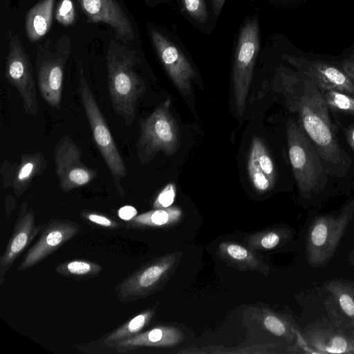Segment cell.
<instances>
[{"label":"cell","instance_id":"8","mask_svg":"<svg viewBox=\"0 0 354 354\" xmlns=\"http://www.w3.org/2000/svg\"><path fill=\"white\" fill-rule=\"evenodd\" d=\"M183 255L180 251L171 252L141 266L115 287L118 299L123 302H133L162 289L174 274Z\"/></svg>","mask_w":354,"mask_h":354},{"label":"cell","instance_id":"19","mask_svg":"<svg viewBox=\"0 0 354 354\" xmlns=\"http://www.w3.org/2000/svg\"><path fill=\"white\" fill-rule=\"evenodd\" d=\"M253 315L263 329L288 344L298 346L304 353H309L302 333L291 317L266 308L254 310Z\"/></svg>","mask_w":354,"mask_h":354},{"label":"cell","instance_id":"33","mask_svg":"<svg viewBox=\"0 0 354 354\" xmlns=\"http://www.w3.org/2000/svg\"><path fill=\"white\" fill-rule=\"evenodd\" d=\"M176 186L174 183L167 184L156 198L153 207L155 209L170 207L176 197Z\"/></svg>","mask_w":354,"mask_h":354},{"label":"cell","instance_id":"2","mask_svg":"<svg viewBox=\"0 0 354 354\" xmlns=\"http://www.w3.org/2000/svg\"><path fill=\"white\" fill-rule=\"evenodd\" d=\"M108 88L115 113L131 126L139 99L146 91L142 78L136 73L140 58L137 53L115 40L109 43L106 57Z\"/></svg>","mask_w":354,"mask_h":354},{"label":"cell","instance_id":"3","mask_svg":"<svg viewBox=\"0 0 354 354\" xmlns=\"http://www.w3.org/2000/svg\"><path fill=\"white\" fill-rule=\"evenodd\" d=\"M288 156L292 173L300 194L310 198L325 185L322 158L315 146L297 122H286Z\"/></svg>","mask_w":354,"mask_h":354},{"label":"cell","instance_id":"30","mask_svg":"<svg viewBox=\"0 0 354 354\" xmlns=\"http://www.w3.org/2000/svg\"><path fill=\"white\" fill-rule=\"evenodd\" d=\"M56 20L61 24L68 26L73 24L75 11L72 0H61L57 7Z\"/></svg>","mask_w":354,"mask_h":354},{"label":"cell","instance_id":"23","mask_svg":"<svg viewBox=\"0 0 354 354\" xmlns=\"http://www.w3.org/2000/svg\"><path fill=\"white\" fill-rule=\"evenodd\" d=\"M47 167L45 156L41 152L24 153L20 162L15 164L12 186L15 195L21 196L33 180L40 176Z\"/></svg>","mask_w":354,"mask_h":354},{"label":"cell","instance_id":"17","mask_svg":"<svg viewBox=\"0 0 354 354\" xmlns=\"http://www.w3.org/2000/svg\"><path fill=\"white\" fill-rule=\"evenodd\" d=\"M88 21L109 25L116 37L127 44L134 38L131 24L115 0H77Z\"/></svg>","mask_w":354,"mask_h":354},{"label":"cell","instance_id":"4","mask_svg":"<svg viewBox=\"0 0 354 354\" xmlns=\"http://www.w3.org/2000/svg\"><path fill=\"white\" fill-rule=\"evenodd\" d=\"M170 108L171 100L167 98L140 121L136 149L141 165L149 163L159 152L171 156L179 148V129Z\"/></svg>","mask_w":354,"mask_h":354},{"label":"cell","instance_id":"37","mask_svg":"<svg viewBox=\"0 0 354 354\" xmlns=\"http://www.w3.org/2000/svg\"><path fill=\"white\" fill-rule=\"evenodd\" d=\"M214 12L216 15H218L225 0H210Z\"/></svg>","mask_w":354,"mask_h":354},{"label":"cell","instance_id":"39","mask_svg":"<svg viewBox=\"0 0 354 354\" xmlns=\"http://www.w3.org/2000/svg\"><path fill=\"white\" fill-rule=\"evenodd\" d=\"M350 261H353V263L354 264V250H353V252L351 254Z\"/></svg>","mask_w":354,"mask_h":354},{"label":"cell","instance_id":"13","mask_svg":"<svg viewBox=\"0 0 354 354\" xmlns=\"http://www.w3.org/2000/svg\"><path fill=\"white\" fill-rule=\"evenodd\" d=\"M151 37L158 56L174 84L183 96H192L196 73L189 61L182 50L160 32L151 30Z\"/></svg>","mask_w":354,"mask_h":354},{"label":"cell","instance_id":"24","mask_svg":"<svg viewBox=\"0 0 354 354\" xmlns=\"http://www.w3.org/2000/svg\"><path fill=\"white\" fill-rule=\"evenodd\" d=\"M55 0H41L26 15L25 21L27 37L32 42L42 38L50 30Z\"/></svg>","mask_w":354,"mask_h":354},{"label":"cell","instance_id":"28","mask_svg":"<svg viewBox=\"0 0 354 354\" xmlns=\"http://www.w3.org/2000/svg\"><path fill=\"white\" fill-rule=\"evenodd\" d=\"M102 267L95 262L84 259H73L65 261L55 268L59 274L75 279H86L97 277Z\"/></svg>","mask_w":354,"mask_h":354},{"label":"cell","instance_id":"6","mask_svg":"<svg viewBox=\"0 0 354 354\" xmlns=\"http://www.w3.org/2000/svg\"><path fill=\"white\" fill-rule=\"evenodd\" d=\"M353 217L354 201H351L338 214L320 215L311 221L306 239L307 261L310 266L319 268L330 261Z\"/></svg>","mask_w":354,"mask_h":354},{"label":"cell","instance_id":"5","mask_svg":"<svg viewBox=\"0 0 354 354\" xmlns=\"http://www.w3.org/2000/svg\"><path fill=\"white\" fill-rule=\"evenodd\" d=\"M78 91L95 144L112 176L118 192L124 197L121 181L127 174V169L82 68L79 71Z\"/></svg>","mask_w":354,"mask_h":354},{"label":"cell","instance_id":"11","mask_svg":"<svg viewBox=\"0 0 354 354\" xmlns=\"http://www.w3.org/2000/svg\"><path fill=\"white\" fill-rule=\"evenodd\" d=\"M9 50L5 68V77L19 93L24 109L28 115L37 112L36 83L32 64L18 36L11 30L8 32Z\"/></svg>","mask_w":354,"mask_h":354},{"label":"cell","instance_id":"27","mask_svg":"<svg viewBox=\"0 0 354 354\" xmlns=\"http://www.w3.org/2000/svg\"><path fill=\"white\" fill-rule=\"evenodd\" d=\"M156 312L154 308L145 310L108 334L104 344L109 348H115L121 342L139 333L150 322Z\"/></svg>","mask_w":354,"mask_h":354},{"label":"cell","instance_id":"36","mask_svg":"<svg viewBox=\"0 0 354 354\" xmlns=\"http://www.w3.org/2000/svg\"><path fill=\"white\" fill-rule=\"evenodd\" d=\"M342 68L347 76L354 82V53L344 60Z\"/></svg>","mask_w":354,"mask_h":354},{"label":"cell","instance_id":"20","mask_svg":"<svg viewBox=\"0 0 354 354\" xmlns=\"http://www.w3.org/2000/svg\"><path fill=\"white\" fill-rule=\"evenodd\" d=\"M184 335L180 330L170 326H160L119 343L116 351L127 353L140 348H168L180 344Z\"/></svg>","mask_w":354,"mask_h":354},{"label":"cell","instance_id":"21","mask_svg":"<svg viewBox=\"0 0 354 354\" xmlns=\"http://www.w3.org/2000/svg\"><path fill=\"white\" fill-rule=\"evenodd\" d=\"M324 287L330 294L325 301L326 310L354 328V283L345 279H333L326 281Z\"/></svg>","mask_w":354,"mask_h":354},{"label":"cell","instance_id":"18","mask_svg":"<svg viewBox=\"0 0 354 354\" xmlns=\"http://www.w3.org/2000/svg\"><path fill=\"white\" fill-rule=\"evenodd\" d=\"M248 177L254 189L263 194L270 191L277 180V169L272 156L263 140H252L247 160Z\"/></svg>","mask_w":354,"mask_h":354},{"label":"cell","instance_id":"25","mask_svg":"<svg viewBox=\"0 0 354 354\" xmlns=\"http://www.w3.org/2000/svg\"><path fill=\"white\" fill-rule=\"evenodd\" d=\"M182 217V210L178 207L158 208L137 215L127 222V227L169 228L178 223Z\"/></svg>","mask_w":354,"mask_h":354},{"label":"cell","instance_id":"10","mask_svg":"<svg viewBox=\"0 0 354 354\" xmlns=\"http://www.w3.org/2000/svg\"><path fill=\"white\" fill-rule=\"evenodd\" d=\"M259 48L258 24L254 21H248L243 26L239 36L232 70L234 102L240 116H242L245 109Z\"/></svg>","mask_w":354,"mask_h":354},{"label":"cell","instance_id":"35","mask_svg":"<svg viewBox=\"0 0 354 354\" xmlns=\"http://www.w3.org/2000/svg\"><path fill=\"white\" fill-rule=\"evenodd\" d=\"M118 214L121 219L129 221L137 216V210L132 206L126 205L120 208Z\"/></svg>","mask_w":354,"mask_h":354},{"label":"cell","instance_id":"26","mask_svg":"<svg viewBox=\"0 0 354 354\" xmlns=\"http://www.w3.org/2000/svg\"><path fill=\"white\" fill-rule=\"evenodd\" d=\"M292 235V231L287 227H273L247 236L243 243L254 252L272 250L285 245Z\"/></svg>","mask_w":354,"mask_h":354},{"label":"cell","instance_id":"31","mask_svg":"<svg viewBox=\"0 0 354 354\" xmlns=\"http://www.w3.org/2000/svg\"><path fill=\"white\" fill-rule=\"evenodd\" d=\"M186 12L196 21L205 23L207 19V10L204 0H182Z\"/></svg>","mask_w":354,"mask_h":354},{"label":"cell","instance_id":"29","mask_svg":"<svg viewBox=\"0 0 354 354\" xmlns=\"http://www.w3.org/2000/svg\"><path fill=\"white\" fill-rule=\"evenodd\" d=\"M319 88L328 108L344 113L354 115L353 95L332 88Z\"/></svg>","mask_w":354,"mask_h":354},{"label":"cell","instance_id":"14","mask_svg":"<svg viewBox=\"0 0 354 354\" xmlns=\"http://www.w3.org/2000/svg\"><path fill=\"white\" fill-rule=\"evenodd\" d=\"M81 230L75 222L62 218H53L44 224L40 236L26 252L17 268L24 271L36 266L51 255Z\"/></svg>","mask_w":354,"mask_h":354},{"label":"cell","instance_id":"22","mask_svg":"<svg viewBox=\"0 0 354 354\" xmlns=\"http://www.w3.org/2000/svg\"><path fill=\"white\" fill-rule=\"evenodd\" d=\"M217 252L222 261L239 270L258 272L266 276L269 273V266L247 246L236 242L223 241L218 245Z\"/></svg>","mask_w":354,"mask_h":354},{"label":"cell","instance_id":"38","mask_svg":"<svg viewBox=\"0 0 354 354\" xmlns=\"http://www.w3.org/2000/svg\"><path fill=\"white\" fill-rule=\"evenodd\" d=\"M348 140L350 145L354 150V127H351L348 133Z\"/></svg>","mask_w":354,"mask_h":354},{"label":"cell","instance_id":"15","mask_svg":"<svg viewBox=\"0 0 354 354\" xmlns=\"http://www.w3.org/2000/svg\"><path fill=\"white\" fill-rule=\"evenodd\" d=\"M44 224H35V214L27 202L21 204L14 229L6 249L0 258V283L17 259L41 232Z\"/></svg>","mask_w":354,"mask_h":354},{"label":"cell","instance_id":"1","mask_svg":"<svg viewBox=\"0 0 354 354\" xmlns=\"http://www.w3.org/2000/svg\"><path fill=\"white\" fill-rule=\"evenodd\" d=\"M277 90L288 110L295 113L299 126L315 146L331 174H342L351 163L340 148L330 120L328 106L318 86L301 73L281 71Z\"/></svg>","mask_w":354,"mask_h":354},{"label":"cell","instance_id":"7","mask_svg":"<svg viewBox=\"0 0 354 354\" xmlns=\"http://www.w3.org/2000/svg\"><path fill=\"white\" fill-rule=\"evenodd\" d=\"M71 41L64 35L55 42L46 40L37 49V83L39 92L50 106L59 109L62 100L64 71L71 52Z\"/></svg>","mask_w":354,"mask_h":354},{"label":"cell","instance_id":"32","mask_svg":"<svg viewBox=\"0 0 354 354\" xmlns=\"http://www.w3.org/2000/svg\"><path fill=\"white\" fill-rule=\"evenodd\" d=\"M81 216L87 222L100 227L115 230L120 227L119 223L114 219L100 213L84 210L81 212Z\"/></svg>","mask_w":354,"mask_h":354},{"label":"cell","instance_id":"16","mask_svg":"<svg viewBox=\"0 0 354 354\" xmlns=\"http://www.w3.org/2000/svg\"><path fill=\"white\" fill-rule=\"evenodd\" d=\"M288 62L319 88H332L354 95V82L340 68L322 60L288 57Z\"/></svg>","mask_w":354,"mask_h":354},{"label":"cell","instance_id":"12","mask_svg":"<svg viewBox=\"0 0 354 354\" xmlns=\"http://www.w3.org/2000/svg\"><path fill=\"white\" fill-rule=\"evenodd\" d=\"M55 172L59 188L65 193L85 186L97 176L95 169L82 161V150L68 136H64L54 150Z\"/></svg>","mask_w":354,"mask_h":354},{"label":"cell","instance_id":"34","mask_svg":"<svg viewBox=\"0 0 354 354\" xmlns=\"http://www.w3.org/2000/svg\"><path fill=\"white\" fill-rule=\"evenodd\" d=\"M15 164H12L6 160L2 164L1 174L3 178V187L8 188L12 186V177Z\"/></svg>","mask_w":354,"mask_h":354},{"label":"cell","instance_id":"9","mask_svg":"<svg viewBox=\"0 0 354 354\" xmlns=\"http://www.w3.org/2000/svg\"><path fill=\"white\" fill-rule=\"evenodd\" d=\"M327 313L328 319L314 322L301 333L309 353L354 354V328L332 312Z\"/></svg>","mask_w":354,"mask_h":354}]
</instances>
